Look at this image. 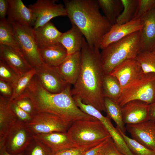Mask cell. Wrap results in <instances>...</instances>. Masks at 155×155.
I'll use <instances>...</instances> for the list:
<instances>
[{
	"mask_svg": "<svg viewBox=\"0 0 155 155\" xmlns=\"http://www.w3.org/2000/svg\"><path fill=\"white\" fill-rule=\"evenodd\" d=\"M152 52H153L154 54H155V47L152 49V51H151Z\"/></svg>",
	"mask_w": 155,
	"mask_h": 155,
	"instance_id": "f6af8a7d",
	"label": "cell"
},
{
	"mask_svg": "<svg viewBox=\"0 0 155 155\" xmlns=\"http://www.w3.org/2000/svg\"><path fill=\"white\" fill-rule=\"evenodd\" d=\"M9 102L12 110L18 120L26 123L30 120L31 115L22 109L14 101Z\"/></svg>",
	"mask_w": 155,
	"mask_h": 155,
	"instance_id": "8d00e7d4",
	"label": "cell"
},
{
	"mask_svg": "<svg viewBox=\"0 0 155 155\" xmlns=\"http://www.w3.org/2000/svg\"><path fill=\"white\" fill-rule=\"evenodd\" d=\"M0 60L6 63L18 75L33 68L22 53L5 45L0 44Z\"/></svg>",
	"mask_w": 155,
	"mask_h": 155,
	"instance_id": "2e32d148",
	"label": "cell"
},
{
	"mask_svg": "<svg viewBox=\"0 0 155 155\" xmlns=\"http://www.w3.org/2000/svg\"><path fill=\"white\" fill-rule=\"evenodd\" d=\"M100 8L108 21L113 25L123 9L121 0H97Z\"/></svg>",
	"mask_w": 155,
	"mask_h": 155,
	"instance_id": "484cf974",
	"label": "cell"
},
{
	"mask_svg": "<svg viewBox=\"0 0 155 155\" xmlns=\"http://www.w3.org/2000/svg\"><path fill=\"white\" fill-rule=\"evenodd\" d=\"M20 108L31 115L34 112L32 102L28 98L20 95L13 101Z\"/></svg>",
	"mask_w": 155,
	"mask_h": 155,
	"instance_id": "d590c367",
	"label": "cell"
},
{
	"mask_svg": "<svg viewBox=\"0 0 155 155\" xmlns=\"http://www.w3.org/2000/svg\"><path fill=\"white\" fill-rule=\"evenodd\" d=\"M39 51L43 63L55 67L59 66L67 56L66 49L60 43L53 46L39 49Z\"/></svg>",
	"mask_w": 155,
	"mask_h": 155,
	"instance_id": "603a6c76",
	"label": "cell"
},
{
	"mask_svg": "<svg viewBox=\"0 0 155 155\" xmlns=\"http://www.w3.org/2000/svg\"><path fill=\"white\" fill-rule=\"evenodd\" d=\"M116 128L120 133L130 150L135 155H155V152L130 138L123 133L119 128Z\"/></svg>",
	"mask_w": 155,
	"mask_h": 155,
	"instance_id": "1f68e13d",
	"label": "cell"
},
{
	"mask_svg": "<svg viewBox=\"0 0 155 155\" xmlns=\"http://www.w3.org/2000/svg\"><path fill=\"white\" fill-rule=\"evenodd\" d=\"M83 37L80 30L72 24L70 29L62 33L59 41L66 49L68 56L81 51Z\"/></svg>",
	"mask_w": 155,
	"mask_h": 155,
	"instance_id": "7402d4cb",
	"label": "cell"
},
{
	"mask_svg": "<svg viewBox=\"0 0 155 155\" xmlns=\"http://www.w3.org/2000/svg\"><path fill=\"white\" fill-rule=\"evenodd\" d=\"M71 85H69L60 93H51L43 87L35 75L20 95L31 100L33 106V113L42 112L50 113L61 118L70 125L78 120H97L83 112L77 106L72 94Z\"/></svg>",
	"mask_w": 155,
	"mask_h": 155,
	"instance_id": "7a4b0ae2",
	"label": "cell"
},
{
	"mask_svg": "<svg viewBox=\"0 0 155 155\" xmlns=\"http://www.w3.org/2000/svg\"><path fill=\"white\" fill-rule=\"evenodd\" d=\"M8 8V0H0V19L6 18Z\"/></svg>",
	"mask_w": 155,
	"mask_h": 155,
	"instance_id": "b9f144b4",
	"label": "cell"
},
{
	"mask_svg": "<svg viewBox=\"0 0 155 155\" xmlns=\"http://www.w3.org/2000/svg\"><path fill=\"white\" fill-rule=\"evenodd\" d=\"M140 20L141 51H152L155 47V7Z\"/></svg>",
	"mask_w": 155,
	"mask_h": 155,
	"instance_id": "d6986e66",
	"label": "cell"
},
{
	"mask_svg": "<svg viewBox=\"0 0 155 155\" xmlns=\"http://www.w3.org/2000/svg\"><path fill=\"white\" fill-rule=\"evenodd\" d=\"M155 7V0H138L135 13L132 20L140 19Z\"/></svg>",
	"mask_w": 155,
	"mask_h": 155,
	"instance_id": "836d02e7",
	"label": "cell"
},
{
	"mask_svg": "<svg viewBox=\"0 0 155 155\" xmlns=\"http://www.w3.org/2000/svg\"><path fill=\"white\" fill-rule=\"evenodd\" d=\"M135 59L140 65L144 74L155 73V54L151 51H141Z\"/></svg>",
	"mask_w": 155,
	"mask_h": 155,
	"instance_id": "f546056e",
	"label": "cell"
},
{
	"mask_svg": "<svg viewBox=\"0 0 155 155\" xmlns=\"http://www.w3.org/2000/svg\"><path fill=\"white\" fill-rule=\"evenodd\" d=\"M0 44L9 46L22 53L12 24L7 18L0 20Z\"/></svg>",
	"mask_w": 155,
	"mask_h": 155,
	"instance_id": "4316f807",
	"label": "cell"
},
{
	"mask_svg": "<svg viewBox=\"0 0 155 155\" xmlns=\"http://www.w3.org/2000/svg\"><path fill=\"white\" fill-rule=\"evenodd\" d=\"M57 1L56 0H38L29 5L36 18L34 30L44 25L54 18L67 16L64 5L57 4Z\"/></svg>",
	"mask_w": 155,
	"mask_h": 155,
	"instance_id": "30bf717a",
	"label": "cell"
},
{
	"mask_svg": "<svg viewBox=\"0 0 155 155\" xmlns=\"http://www.w3.org/2000/svg\"><path fill=\"white\" fill-rule=\"evenodd\" d=\"M110 74L118 80L122 90L141 78L144 74L135 59L127 60L121 63Z\"/></svg>",
	"mask_w": 155,
	"mask_h": 155,
	"instance_id": "7c38bea8",
	"label": "cell"
},
{
	"mask_svg": "<svg viewBox=\"0 0 155 155\" xmlns=\"http://www.w3.org/2000/svg\"><path fill=\"white\" fill-rule=\"evenodd\" d=\"M33 138V134L25 123L18 120L0 140V147L4 146L11 154H19L24 151Z\"/></svg>",
	"mask_w": 155,
	"mask_h": 155,
	"instance_id": "ba28073f",
	"label": "cell"
},
{
	"mask_svg": "<svg viewBox=\"0 0 155 155\" xmlns=\"http://www.w3.org/2000/svg\"><path fill=\"white\" fill-rule=\"evenodd\" d=\"M36 139L49 147L55 153L75 147L67 132H55L33 135Z\"/></svg>",
	"mask_w": 155,
	"mask_h": 155,
	"instance_id": "ffe728a7",
	"label": "cell"
},
{
	"mask_svg": "<svg viewBox=\"0 0 155 155\" xmlns=\"http://www.w3.org/2000/svg\"><path fill=\"white\" fill-rule=\"evenodd\" d=\"M19 48L24 56L33 68L43 64L32 27L11 22Z\"/></svg>",
	"mask_w": 155,
	"mask_h": 155,
	"instance_id": "52a82bcc",
	"label": "cell"
},
{
	"mask_svg": "<svg viewBox=\"0 0 155 155\" xmlns=\"http://www.w3.org/2000/svg\"><path fill=\"white\" fill-rule=\"evenodd\" d=\"M0 95L9 99L12 96L13 88L11 84L5 81L0 80Z\"/></svg>",
	"mask_w": 155,
	"mask_h": 155,
	"instance_id": "f35d334b",
	"label": "cell"
},
{
	"mask_svg": "<svg viewBox=\"0 0 155 155\" xmlns=\"http://www.w3.org/2000/svg\"><path fill=\"white\" fill-rule=\"evenodd\" d=\"M133 100L150 104L155 102V73L144 74L140 79L122 89L117 103L121 107Z\"/></svg>",
	"mask_w": 155,
	"mask_h": 155,
	"instance_id": "8992f818",
	"label": "cell"
},
{
	"mask_svg": "<svg viewBox=\"0 0 155 155\" xmlns=\"http://www.w3.org/2000/svg\"><path fill=\"white\" fill-rule=\"evenodd\" d=\"M81 53V69L72 94L100 112H105L102 91L104 74L99 49L90 46L84 37Z\"/></svg>",
	"mask_w": 155,
	"mask_h": 155,
	"instance_id": "6da1fadb",
	"label": "cell"
},
{
	"mask_svg": "<svg viewBox=\"0 0 155 155\" xmlns=\"http://www.w3.org/2000/svg\"><path fill=\"white\" fill-rule=\"evenodd\" d=\"M67 16L81 31L88 44L99 48L112 25L100 13L97 0H64Z\"/></svg>",
	"mask_w": 155,
	"mask_h": 155,
	"instance_id": "3957f363",
	"label": "cell"
},
{
	"mask_svg": "<svg viewBox=\"0 0 155 155\" xmlns=\"http://www.w3.org/2000/svg\"><path fill=\"white\" fill-rule=\"evenodd\" d=\"M111 138H108L98 145L88 150L83 155H100L101 150Z\"/></svg>",
	"mask_w": 155,
	"mask_h": 155,
	"instance_id": "60d3db41",
	"label": "cell"
},
{
	"mask_svg": "<svg viewBox=\"0 0 155 155\" xmlns=\"http://www.w3.org/2000/svg\"><path fill=\"white\" fill-rule=\"evenodd\" d=\"M35 68L20 75H18L16 80L12 84L13 92L9 99L11 102L21 95L28 88L32 79L36 75Z\"/></svg>",
	"mask_w": 155,
	"mask_h": 155,
	"instance_id": "f1b7e54d",
	"label": "cell"
},
{
	"mask_svg": "<svg viewBox=\"0 0 155 155\" xmlns=\"http://www.w3.org/2000/svg\"><path fill=\"white\" fill-rule=\"evenodd\" d=\"M0 155H26L24 152L17 154H12L9 153L4 146L0 147Z\"/></svg>",
	"mask_w": 155,
	"mask_h": 155,
	"instance_id": "ee69618b",
	"label": "cell"
},
{
	"mask_svg": "<svg viewBox=\"0 0 155 155\" xmlns=\"http://www.w3.org/2000/svg\"><path fill=\"white\" fill-rule=\"evenodd\" d=\"M123 11L117 17L116 23L122 24L132 20L138 4V0H121Z\"/></svg>",
	"mask_w": 155,
	"mask_h": 155,
	"instance_id": "4dcf8cb0",
	"label": "cell"
},
{
	"mask_svg": "<svg viewBox=\"0 0 155 155\" xmlns=\"http://www.w3.org/2000/svg\"><path fill=\"white\" fill-rule=\"evenodd\" d=\"M18 75L6 63L0 60V80L7 82L12 84Z\"/></svg>",
	"mask_w": 155,
	"mask_h": 155,
	"instance_id": "e575fe53",
	"label": "cell"
},
{
	"mask_svg": "<svg viewBox=\"0 0 155 155\" xmlns=\"http://www.w3.org/2000/svg\"><path fill=\"white\" fill-rule=\"evenodd\" d=\"M122 90L120 83L115 77L110 74H104L102 91L104 98H107L117 102Z\"/></svg>",
	"mask_w": 155,
	"mask_h": 155,
	"instance_id": "d4e9b609",
	"label": "cell"
},
{
	"mask_svg": "<svg viewBox=\"0 0 155 155\" xmlns=\"http://www.w3.org/2000/svg\"><path fill=\"white\" fill-rule=\"evenodd\" d=\"M126 128L132 139L155 152V123L149 120Z\"/></svg>",
	"mask_w": 155,
	"mask_h": 155,
	"instance_id": "4fadbf2b",
	"label": "cell"
},
{
	"mask_svg": "<svg viewBox=\"0 0 155 155\" xmlns=\"http://www.w3.org/2000/svg\"><path fill=\"white\" fill-rule=\"evenodd\" d=\"M100 155H125L118 149L111 138L101 150Z\"/></svg>",
	"mask_w": 155,
	"mask_h": 155,
	"instance_id": "74e56055",
	"label": "cell"
},
{
	"mask_svg": "<svg viewBox=\"0 0 155 155\" xmlns=\"http://www.w3.org/2000/svg\"><path fill=\"white\" fill-rule=\"evenodd\" d=\"M25 125L33 134L66 132L70 125L61 118L45 112L34 113Z\"/></svg>",
	"mask_w": 155,
	"mask_h": 155,
	"instance_id": "9c48e42d",
	"label": "cell"
},
{
	"mask_svg": "<svg viewBox=\"0 0 155 155\" xmlns=\"http://www.w3.org/2000/svg\"><path fill=\"white\" fill-rule=\"evenodd\" d=\"M88 150L82 148L75 147L60 151L55 153L54 155H83Z\"/></svg>",
	"mask_w": 155,
	"mask_h": 155,
	"instance_id": "ab89813d",
	"label": "cell"
},
{
	"mask_svg": "<svg viewBox=\"0 0 155 155\" xmlns=\"http://www.w3.org/2000/svg\"><path fill=\"white\" fill-rule=\"evenodd\" d=\"M34 30L39 49L53 46L60 43L59 40L62 33L50 21Z\"/></svg>",
	"mask_w": 155,
	"mask_h": 155,
	"instance_id": "44dd1931",
	"label": "cell"
},
{
	"mask_svg": "<svg viewBox=\"0 0 155 155\" xmlns=\"http://www.w3.org/2000/svg\"><path fill=\"white\" fill-rule=\"evenodd\" d=\"M142 27L140 19L132 20L122 24L116 23L112 26L110 30L103 37L100 49H102L109 44L141 30Z\"/></svg>",
	"mask_w": 155,
	"mask_h": 155,
	"instance_id": "9a60e30c",
	"label": "cell"
},
{
	"mask_svg": "<svg viewBox=\"0 0 155 155\" xmlns=\"http://www.w3.org/2000/svg\"><path fill=\"white\" fill-rule=\"evenodd\" d=\"M149 113L150 120L155 123V102L149 104Z\"/></svg>",
	"mask_w": 155,
	"mask_h": 155,
	"instance_id": "7bdbcfd3",
	"label": "cell"
},
{
	"mask_svg": "<svg viewBox=\"0 0 155 155\" xmlns=\"http://www.w3.org/2000/svg\"><path fill=\"white\" fill-rule=\"evenodd\" d=\"M67 133L75 147L87 150L111 137L99 120H80L72 123Z\"/></svg>",
	"mask_w": 155,
	"mask_h": 155,
	"instance_id": "5b68a950",
	"label": "cell"
},
{
	"mask_svg": "<svg viewBox=\"0 0 155 155\" xmlns=\"http://www.w3.org/2000/svg\"><path fill=\"white\" fill-rule=\"evenodd\" d=\"M56 67L64 80L68 84L73 85L78 79L81 69V51L68 55Z\"/></svg>",
	"mask_w": 155,
	"mask_h": 155,
	"instance_id": "ac0fdd59",
	"label": "cell"
},
{
	"mask_svg": "<svg viewBox=\"0 0 155 155\" xmlns=\"http://www.w3.org/2000/svg\"><path fill=\"white\" fill-rule=\"evenodd\" d=\"M36 75L43 87L53 93H60L69 85L63 78L56 67L43 64L35 69Z\"/></svg>",
	"mask_w": 155,
	"mask_h": 155,
	"instance_id": "8fae6325",
	"label": "cell"
},
{
	"mask_svg": "<svg viewBox=\"0 0 155 155\" xmlns=\"http://www.w3.org/2000/svg\"><path fill=\"white\" fill-rule=\"evenodd\" d=\"M141 31L135 32L102 49L101 59L104 74H110L118 65L135 59L141 51Z\"/></svg>",
	"mask_w": 155,
	"mask_h": 155,
	"instance_id": "277c9868",
	"label": "cell"
},
{
	"mask_svg": "<svg viewBox=\"0 0 155 155\" xmlns=\"http://www.w3.org/2000/svg\"><path fill=\"white\" fill-rule=\"evenodd\" d=\"M24 152L26 155H54L55 154L42 142L34 138Z\"/></svg>",
	"mask_w": 155,
	"mask_h": 155,
	"instance_id": "d6a6232c",
	"label": "cell"
},
{
	"mask_svg": "<svg viewBox=\"0 0 155 155\" xmlns=\"http://www.w3.org/2000/svg\"><path fill=\"white\" fill-rule=\"evenodd\" d=\"M7 19L11 22H17L32 27L36 19L34 14L21 0H8Z\"/></svg>",
	"mask_w": 155,
	"mask_h": 155,
	"instance_id": "e0dca14e",
	"label": "cell"
},
{
	"mask_svg": "<svg viewBox=\"0 0 155 155\" xmlns=\"http://www.w3.org/2000/svg\"><path fill=\"white\" fill-rule=\"evenodd\" d=\"M105 111L107 116L113 119L118 128L124 133L126 131L123 118L121 107L117 102L107 98H104Z\"/></svg>",
	"mask_w": 155,
	"mask_h": 155,
	"instance_id": "83f0119b",
	"label": "cell"
},
{
	"mask_svg": "<svg viewBox=\"0 0 155 155\" xmlns=\"http://www.w3.org/2000/svg\"><path fill=\"white\" fill-rule=\"evenodd\" d=\"M9 99L0 95V140L18 119L12 110Z\"/></svg>",
	"mask_w": 155,
	"mask_h": 155,
	"instance_id": "cb8c5ba5",
	"label": "cell"
},
{
	"mask_svg": "<svg viewBox=\"0 0 155 155\" xmlns=\"http://www.w3.org/2000/svg\"><path fill=\"white\" fill-rule=\"evenodd\" d=\"M149 104L139 100L129 102L121 107L125 124H134L149 120Z\"/></svg>",
	"mask_w": 155,
	"mask_h": 155,
	"instance_id": "5bb4252c",
	"label": "cell"
}]
</instances>
